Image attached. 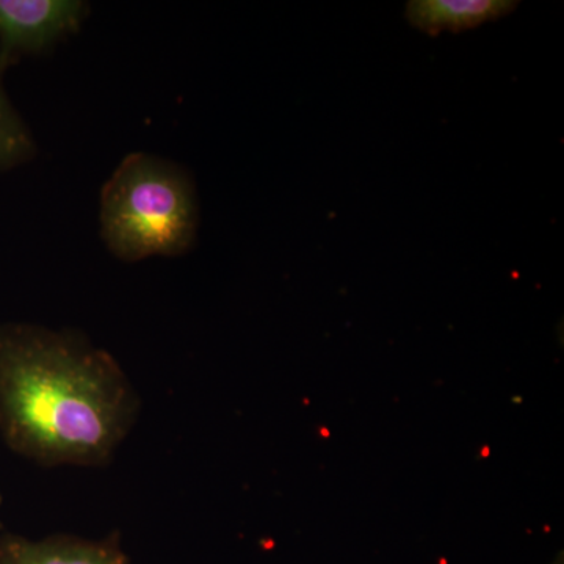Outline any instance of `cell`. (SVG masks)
<instances>
[{"label": "cell", "mask_w": 564, "mask_h": 564, "mask_svg": "<svg viewBox=\"0 0 564 564\" xmlns=\"http://www.w3.org/2000/svg\"><path fill=\"white\" fill-rule=\"evenodd\" d=\"M2 77L0 70V172L24 165L36 154L31 129L11 104Z\"/></svg>", "instance_id": "obj_6"}, {"label": "cell", "mask_w": 564, "mask_h": 564, "mask_svg": "<svg viewBox=\"0 0 564 564\" xmlns=\"http://www.w3.org/2000/svg\"><path fill=\"white\" fill-rule=\"evenodd\" d=\"M140 400L109 351L76 332L0 326V433L40 466H106Z\"/></svg>", "instance_id": "obj_1"}, {"label": "cell", "mask_w": 564, "mask_h": 564, "mask_svg": "<svg viewBox=\"0 0 564 564\" xmlns=\"http://www.w3.org/2000/svg\"><path fill=\"white\" fill-rule=\"evenodd\" d=\"M87 14L77 0H0V70L73 35Z\"/></svg>", "instance_id": "obj_3"}, {"label": "cell", "mask_w": 564, "mask_h": 564, "mask_svg": "<svg viewBox=\"0 0 564 564\" xmlns=\"http://www.w3.org/2000/svg\"><path fill=\"white\" fill-rule=\"evenodd\" d=\"M198 220L191 176L165 159L126 155L102 187V239L121 261L184 254L195 243Z\"/></svg>", "instance_id": "obj_2"}, {"label": "cell", "mask_w": 564, "mask_h": 564, "mask_svg": "<svg viewBox=\"0 0 564 564\" xmlns=\"http://www.w3.org/2000/svg\"><path fill=\"white\" fill-rule=\"evenodd\" d=\"M518 2L511 0H411L406 18L426 33L463 32L511 13Z\"/></svg>", "instance_id": "obj_5"}, {"label": "cell", "mask_w": 564, "mask_h": 564, "mask_svg": "<svg viewBox=\"0 0 564 564\" xmlns=\"http://www.w3.org/2000/svg\"><path fill=\"white\" fill-rule=\"evenodd\" d=\"M0 564H131L120 538L87 540L73 534H54L41 541L18 534L0 536Z\"/></svg>", "instance_id": "obj_4"}, {"label": "cell", "mask_w": 564, "mask_h": 564, "mask_svg": "<svg viewBox=\"0 0 564 564\" xmlns=\"http://www.w3.org/2000/svg\"><path fill=\"white\" fill-rule=\"evenodd\" d=\"M0 502H2V496H0Z\"/></svg>", "instance_id": "obj_7"}]
</instances>
